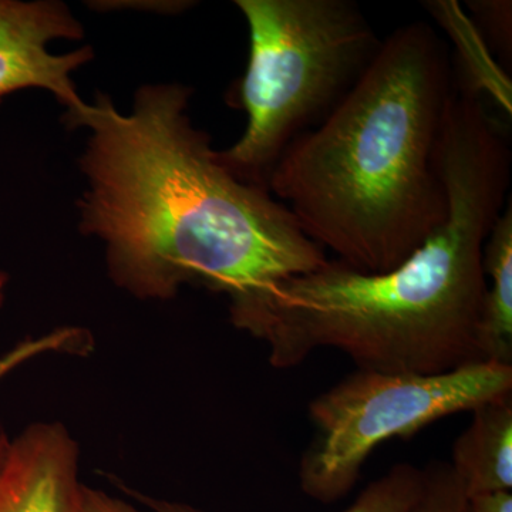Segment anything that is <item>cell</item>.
<instances>
[{"mask_svg":"<svg viewBox=\"0 0 512 512\" xmlns=\"http://www.w3.org/2000/svg\"><path fill=\"white\" fill-rule=\"evenodd\" d=\"M190 97L181 84H156L138 90L130 114L104 94L66 110L70 127L90 130L80 222L106 244L127 291L165 299L198 284L225 293L234 315L328 258L268 188L220 163L192 126Z\"/></svg>","mask_w":512,"mask_h":512,"instance_id":"cell-1","label":"cell"},{"mask_svg":"<svg viewBox=\"0 0 512 512\" xmlns=\"http://www.w3.org/2000/svg\"><path fill=\"white\" fill-rule=\"evenodd\" d=\"M439 167L446 221L402 264L367 274L328 259L231 316L238 329L269 346L272 366L301 365L320 348L340 350L357 369L383 373L437 375L481 362L484 245L511 200L503 124L473 104L451 107Z\"/></svg>","mask_w":512,"mask_h":512,"instance_id":"cell-2","label":"cell"},{"mask_svg":"<svg viewBox=\"0 0 512 512\" xmlns=\"http://www.w3.org/2000/svg\"><path fill=\"white\" fill-rule=\"evenodd\" d=\"M453 87L436 30H394L338 106L289 144L266 188L336 261L396 268L446 221L439 143Z\"/></svg>","mask_w":512,"mask_h":512,"instance_id":"cell-3","label":"cell"},{"mask_svg":"<svg viewBox=\"0 0 512 512\" xmlns=\"http://www.w3.org/2000/svg\"><path fill=\"white\" fill-rule=\"evenodd\" d=\"M235 3L247 19L251 49L231 100L248 123L217 157L238 180L266 188L289 144L338 106L382 40L350 0Z\"/></svg>","mask_w":512,"mask_h":512,"instance_id":"cell-4","label":"cell"},{"mask_svg":"<svg viewBox=\"0 0 512 512\" xmlns=\"http://www.w3.org/2000/svg\"><path fill=\"white\" fill-rule=\"evenodd\" d=\"M511 394L512 366L500 363H467L437 375L357 369L309 404L316 433L299 463L301 490L335 503L352 491L380 444Z\"/></svg>","mask_w":512,"mask_h":512,"instance_id":"cell-5","label":"cell"},{"mask_svg":"<svg viewBox=\"0 0 512 512\" xmlns=\"http://www.w3.org/2000/svg\"><path fill=\"white\" fill-rule=\"evenodd\" d=\"M82 36V26L63 3L0 0V103L19 90L43 89L66 110L80 106L72 73L93 59V50L52 55L49 43Z\"/></svg>","mask_w":512,"mask_h":512,"instance_id":"cell-6","label":"cell"},{"mask_svg":"<svg viewBox=\"0 0 512 512\" xmlns=\"http://www.w3.org/2000/svg\"><path fill=\"white\" fill-rule=\"evenodd\" d=\"M77 446L60 424L0 436V512H80Z\"/></svg>","mask_w":512,"mask_h":512,"instance_id":"cell-7","label":"cell"},{"mask_svg":"<svg viewBox=\"0 0 512 512\" xmlns=\"http://www.w3.org/2000/svg\"><path fill=\"white\" fill-rule=\"evenodd\" d=\"M453 447L450 466L468 497L512 490V396L483 404Z\"/></svg>","mask_w":512,"mask_h":512,"instance_id":"cell-8","label":"cell"},{"mask_svg":"<svg viewBox=\"0 0 512 512\" xmlns=\"http://www.w3.org/2000/svg\"><path fill=\"white\" fill-rule=\"evenodd\" d=\"M485 293L477 333L481 362L512 366V207L494 222L483 252Z\"/></svg>","mask_w":512,"mask_h":512,"instance_id":"cell-9","label":"cell"},{"mask_svg":"<svg viewBox=\"0 0 512 512\" xmlns=\"http://www.w3.org/2000/svg\"><path fill=\"white\" fill-rule=\"evenodd\" d=\"M431 13L440 20L446 28L448 35L456 43L460 64H464V80L456 82L463 84L467 89L484 97L490 94L498 100L501 109L511 113V83L503 72L498 70L493 59L488 55L484 40L474 28L473 20L464 15L463 9L457 2H429Z\"/></svg>","mask_w":512,"mask_h":512,"instance_id":"cell-10","label":"cell"},{"mask_svg":"<svg viewBox=\"0 0 512 512\" xmlns=\"http://www.w3.org/2000/svg\"><path fill=\"white\" fill-rule=\"evenodd\" d=\"M423 487V470L399 463L384 476L367 485L359 497L342 512H409ZM156 512H200L190 505L144 498Z\"/></svg>","mask_w":512,"mask_h":512,"instance_id":"cell-11","label":"cell"},{"mask_svg":"<svg viewBox=\"0 0 512 512\" xmlns=\"http://www.w3.org/2000/svg\"><path fill=\"white\" fill-rule=\"evenodd\" d=\"M467 495L446 461H433L423 470V487L409 512H463Z\"/></svg>","mask_w":512,"mask_h":512,"instance_id":"cell-12","label":"cell"},{"mask_svg":"<svg viewBox=\"0 0 512 512\" xmlns=\"http://www.w3.org/2000/svg\"><path fill=\"white\" fill-rule=\"evenodd\" d=\"M80 512H140L136 508L110 497V495L101 493V491L92 490L84 487L82 493V510Z\"/></svg>","mask_w":512,"mask_h":512,"instance_id":"cell-13","label":"cell"},{"mask_svg":"<svg viewBox=\"0 0 512 512\" xmlns=\"http://www.w3.org/2000/svg\"><path fill=\"white\" fill-rule=\"evenodd\" d=\"M463 512H512V493H493L468 497Z\"/></svg>","mask_w":512,"mask_h":512,"instance_id":"cell-14","label":"cell"},{"mask_svg":"<svg viewBox=\"0 0 512 512\" xmlns=\"http://www.w3.org/2000/svg\"><path fill=\"white\" fill-rule=\"evenodd\" d=\"M5 284H6L5 276H3L2 274H0V302H2V298H3V288H5Z\"/></svg>","mask_w":512,"mask_h":512,"instance_id":"cell-15","label":"cell"}]
</instances>
